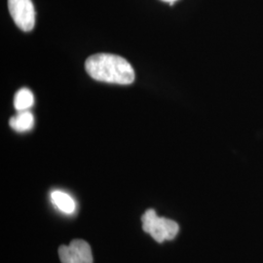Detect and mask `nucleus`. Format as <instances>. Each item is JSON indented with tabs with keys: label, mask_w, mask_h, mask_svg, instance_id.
Listing matches in <instances>:
<instances>
[{
	"label": "nucleus",
	"mask_w": 263,
	"mask_h": 263,
	"mask_svg": "<svg viewBox=\"0 0 263 263\" xmlns=\"http://www.w3.org/2000/svg\"><path fill=\"white\" fill-rule=\"evenodd\" d=\"M85 68L95 80L111 84L129 85L135 80V70L124 58L113 54H96L86 60Z\"/></svg>",
	"instance_id": "obj_1"
},
{
	"label": "nucleus",
	"mask_w": 263,
	"mask_h": 263,
	"mask_svg": "<svg viewBox=\"0 0 263 263\" xmlns=\"http://www.w3.org/2000/svg\"><path fill=\"white\" fill-rule=\"evenodd\" d=\"M141 221L142 230L158 243L173 240L179 233V226L176 221L166 217H160L153 209L147 210L142 215Z\"/></svg>",
	"instance_id": "obj_2"
},
{
	"label": "nucleus",
	"mask_w": 263,
	"mask_h": 263,
	"mask_svg": "<svg viewBox=\"0 0 263 263\" xmlns=\"http://www.w3.org/2000/svg\"><path fill=\"white\" fill-rule=\"evenodd\" d=\"M12 19L23 31H30L35 25V10L31 0H8Z\"/></svg>",
	"instance_id": "obj_3"
},
{
	"label": "nucleus",
	"mask_w": 263,
	"mask_h": 263,
	"mask_svg": "<svg viewBox=\"0 0 263 263\" xmlns=\"http://www.w3.org/2000/svg\"><path fill=\"white\" fill-rule=\"evenodd\" d=\"M71 263H93L91 247L84 240L76 239L68 245Z\"/></svg>",
	"instance_id": "obj_4"
},
{
	"label": "nucleus",
	"mask_w": 263,
	"mask_h": 263,
	"mask_svg": "<svg viewBox=\"0 0 263 263\" xmlns=\"http://www.w3.org/2000/svg\"><path fill=\"white\" fill-rule=\"evenodd\" d=\"M51 200L53 204L63 213L70 215L76 211V201L70 195L61 190H54L51 193Z\"/></svg>",
	"instance_id": "obj_5"
},
{
	"label": "nucleus",
	"mask_w": 263,
	"mask_h": 263,
	"mask_svg": "<svg viewBox=\"0 0 263 263\" xmlns=\"http://www.w3.org/2000/svg\"><path fill=\"white\" fill-rule=\"evenodd\" d=\"M9 124L13 130L19 133L30 131L34 126V116L28 110L18 111L10 119Z\"/></svg>",
	"instance_id": "obj_6"
},
{
	"label": "nucleus",
	"mask_w": 263,
	"mask_h": 263,
	"mask_svg": "<svg viewBox=\"0 0 263 263\" xmlns=\"http://www.w3.org/2000/svg\"><path fill=\"white\" fill-rule=\"evenodd\" d=\"M33 104H34V96L29 89L23 88L15 95L14 107L17 111L28 110Z\"/></svg>",
	"instance_id": "obj_7"
},
{
	"label": "nucleus",
	"mask_w": 263,
	"mask_h": 263,
	"mask_svg": "<svg viewBox=\"0 0 263 263\" xmlns=\"http://www.w3.org/2000/svg\"><path fill=\"white\" fill-rule=\"evenodd\" d=\"M59 256L62 263H71V258H70V252H69V247L66 245H62L59 250Z\"/></svg>",
	"instance_id": "obj_8"
},
{
	"label": "nucleus",
	"mask_w": 263,
	"mask_h": 263,
	"mask_svg": "<svg viewBox=\"0 0 263 263\" xmlns=\"http://www.w3.org/2000/svg\"><path fill=\"white\" fill-rule=\"evenodd\" d=\"M162 1H164V2H168V3H170V5H173L177 0H162Z\"/></svg>",
	"instance_id": "obj_9"
}]
</instances>
